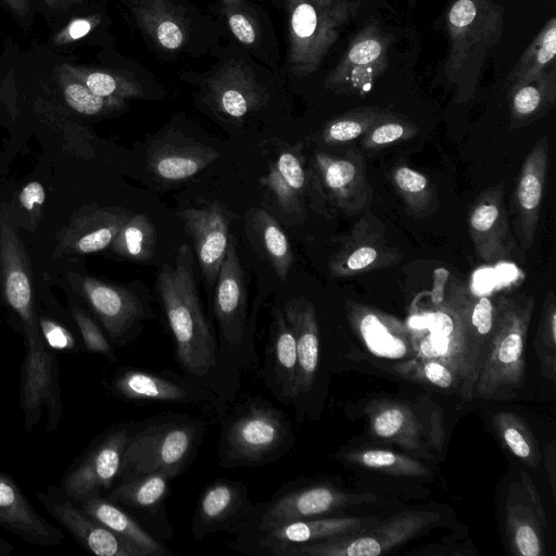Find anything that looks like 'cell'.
Instances as JSON below:
<instances>
[{
	"label": "cell",
	"mask_w": 556,
	"mask_h": 556,
	"mask_svg": "<svg viewBox=\"0 0 556 556\" xmlns=\"http://www.w3.org/2000/svg\"><path fill=\"white\" fill-rule=\"evenodd\" d=\"M205 425L191 416L169 414L134 428L118 481L153 472L179 476L192 460Z\"/></svg>",
	"instance_id": "8992f818"
},
{
	"label": "cell",
	"mask_w": 556,
	"mask_h": 556,
	"mask_svg": "<svg viewBox=\"0 0 556 556\" xmlns=\"http://www.w3.org/2000/svg\"><path fill=\"white\" fill-rule=\"evenodd\" d=\"M94 17H81L73 20L65 28L55 35V45L72 43L86 36L94 26Z\"/></svg>",
	"instance_id": "f5cc1de1"
},
{
	"label": "cell",
	"mask_w": 556,
	"mask_h": 556,
	"mask_svg": "<svg viewBox=\"0 0 556 556\" xmlns=\"http://www.w3.org/2000/svg\"><path fill=\"white\" fill-rule=\"evenodd\" d=\"M172 479L165 472H153L118 481L105 497L121 506L155 511L167 497Z\"/></svg>",
	"instance_id": "e575fe53"
},
{
	"label": "cell",
	"mask_w": 556,
	"mask_h": 556,
	"mask_svg": "<svg viewBox=\"0 0 556 556\" xmlns=\"http://www.w3.org/2000/svg\"><path fill=\"white\" fill-rule=\"evenodd\" d=\"M493 424L515 456L522 459L528 466H538L541 458L536 443L522 419L511 413H498L493 417Z\"/></svg>",
	"instance_id": "ee69618b"
},
{
	"label": "cell",
	"mask_w": 556,
	"mask_h": 556,
	"mask_svg": "<svg viewBox=\"0 0 556 556\" xmlns=\"http://www.w3.org/2000/svg\"><path fill=\"white\" fill-rule=\"evenodd\" d=\"M58 79L66 104L83 115H97L123 106L124 101L103 98L92 92L84 83L71 75L61 65Z\"/></svg>",
	"instance_id": "7bdbcfd3"
},
{
	"label": "cell",
	"mask_w": 556,
	"mask_h": 556,
	"mask_svg": "<svg viewBox=\"0 0 556 556\" xmlns=\"http://www.w3.org/2000/svg\"><path fill=\"white\" fill-rule=\"evenodd\" d=\"M473 292L470 282L439 269L432 290L422 293L425 300L417 296L406 321L415 351L412 362L434 359L446 365L468 400L473 397L486 351L470 321Z\"/></svg>",
	"instance_id": "6da1fadb"
},
{
	"label": "cell",
	"mask_w": 556,
	"mask_h": 556,
	"mask_svg": "<svg viewBox=\"0 0 556 556\" xmlns=\"http://www.w3.org/2000/svg\"><path fill=\"white\" fill-rule=\"evenodd\" d=\"M534 346L545 377L556 379V299L553 291L545 295Z\"/></svg>",
	"instance_id": "bcb514c9"
},
{
	"label": "cell",
	"mask_w": 556,
	"mask_h": 556,
	"mask_svg": "<svg viewBox=\"0 0 556 556\" xmlns=\"http://www.w3.org/2000/svg\"><path fill=\"white\" fill-rule=\"evenodd\" d=\"M375 517H315L252 528L247 552L281 556L291 547L352 532L374 521Z\"/></svg>",
	"instance_id": "ac0fdd59"
},
{
	"label": "cell",
	"mask_w": 556,
	"mask_h": 556,
	"mask_svg": "<svg viewBox=\"0 0 556 556\" xmlns=\"http://www.w3.org/2000/svg\"><path fill=\"white\" fill-rule=\"evenodd\" d=\"M117 255L137 262L154 256L156 233L153 223L142 213L132 214L111 243Z\"/></svg>",
	"instance_id": "74e56055"
},
{
	"label": "cell",
	"mask_w": 556,
	"mask_h": 556,
	"mask_svg": "<svg viewBox=\"0 0 556 556\" xmlns=\"http://www.w3.org/2000/svg\"><path fill=\"white\" fill-rule=\"evenodd\" d=\"M132 215L119 207H93L79 212L58 237L61 254L85 255L111 245Z\"/></svg>",
	"instance_id": "484cf974"
},
{
	"label": "cell",
	"mask_w": 556,
	"mask_h": 556,
	"mask_svg": "<svg viewBox=\"0 0 556 556\" xmlns=\"http://www.w3.org/2000/svg\"><path fill=\"white\" fill-rule=\"evenodd\" d=\"M348 321L354 333L375 356L413 359L415 351L406 323L377 307L345 301Z\"/></svg>",
	"instance_id": "603a6c76"
},
{
	"label": "cell",
	"mask_w": 556,
	"mask_h": 556,
	"mask_svg": "<svg viewBox=\"0 0 556 556\" xmlns=\"http://www.w3.org/2000/svg\"><path fill=\"white\" fill-rule=\"evenodd\" d=\"M506 521L511 548L520 556H541L542 536L539 523L528 506L513 505L506 509Z\"/></svg>",
	"instance_id": "60d3db41"
},
{
	"label": "cell",
	"mask_w": 556,
	"mask_h": 556,
	"mask_svg": "<svg viewBox=\"0 0 556 556\" xmlns=\"http://www.w3.org/2000/svg\"><path fill=\"white\" fill-rule=\"evenodd\" d=\"M316 172L328 203L348 216L362 214L372 200V188L367 179L364 153L352 148L342 154L316 152L313 157Z\"/></svg>",
	"instance_id": "5bb4252c"
},
{
	"label": "cell",
	"mask_w": 556,
	"mask_h": 556,
	"mask_svg": "<svg viewBox=\"0 0 556 556\" xmlns=\"http://www.w3.org/2000/svg\"><path fill=\"white\" fill-rule=\"evenodd\" d=\"M112 392L128 402L197 403L212 400V394L195 381L172 372L161 374L135 368H121L111 381Z\"/></svg>",
	"instance_id": "44dd1931"
},
{
	"label": "cell",
	"mask_w": 556,
	"mask_h": 556,
	"mask_svg": "<svg viewBox=\"0 0 556 556\" xmlns=\"http://www.w3.org/2000/svg\"><path fill=\"white\" fill-rule=\"evenodd\" d=\"M230 29L236 38L245 45L255 40V30L250 21L242 14H231L228 20Z\"/></svg>",
	"instance_id": "11a10c76"
},
{
	"label": "cell",
	"mask_w": 556,
	"mask_h": 556,
	"mask_svg": "<svg viewBox=\"0 0 556 556\" xmlns=\"http://www.w3.org/2000/svg\"><path fill=\"white\" fill-rule=\"evenodd\" d=\"M0 527L22 540L40 546H54L65 538L30 504L12 476L0 471Z\"/></svg>",
	"instance_id": "83f0119b"
},
{
	"label": "cell",
	"mask_w": 556,
	"mask_h": 556,
	"mask_svg": "<svg viewBox=\"0 0 556 556\" xmlns=\"http://www.w3.org/2000/svg\"><path fill=\"white\" fill-rule=\"evenodd\" d=\"M0 285L2 298L17 318L18 328L37 325L38 309L28 257L5 202L0 204Z\"/></svg>",
	"instance_id": "9a60e30c"
},
{
	"label": "cell",
	"mask_w": 556,
	"mask_h": 556,
	"mask_svg": "<svg viewBox=\"0 0 556 556\" xmlns=\"http://www.w3.org/2000/svg\"><path fill=\"white\" fill-rule=\"evenodd\" d=\"M263 377L274 395L283 403L296 400L298 354L293 329L279 306L273 307Z\"/></svg>",
	"instance_id": "4316f807"
},
{
	"label": "cell",
	"mask_w": 556,
	"mask_h": 556,
	"mask_svg": "<svg viewBox=\"0 0 556 556\" xmlns=\"http://www.w3.org/2000/svg\"><path fill=\"white\" fill-rule=\"evenodd\" d=\"M343 458L365 468L397 476L425 477L429 472L418 460L386 450L348 452Z\"/></svg>",
	"instance_id": "b9f144b4"
},
{
	"label": "cell",
	"mask_w": 556,
	"mask_h": 556,
	"mask_svg": "<svg viewBox=\"0 0 556 556\" xmlns=\"http://www.w3.org/2000/svg\"><path fill=\"white\" fill-rule=\"evenodd\" d=\"M418 132V127L407 117L386 111L359 139L363 152H376L404 142Z\"/></svg>",
	"instance_id": "ab89813d"
},
{
	"label": "cell",
	"mask_w": 556,
	"mask_h": 556,
	"mask_svg": "<svg viewBox=\"0 0 556 556\" xmlns=\"http://www.w3.org/2000/svg\"><path fill=\"white\" fill-rule=\"evenodd\" d=\"M73 1H78V0H73Z\"/></svg>",
	"instance_id": "94428289"
},
{
	"label": "cell",
	"mask_w": 556,
	"mask_h": 556,
	"mask_svg": "<svg viewBox=\"0 0 556 556\" xmlns=\"http://www.w3.org/2000/svg\"><path fill=\"white\" fill-rule=\"evenodd\" d=\"M431 511H403L352 532L291 547L281 556H379L437 521Z\"/></svg>",
	"instance_id": "52a82bcc"
},
{
	"label": "cell",
	"mask_w": 556,
	"mask_h": 556,
	"mask_svg": "<svg viewBox=\"0 0 556 556\" xmlns=\"http://www.w3.org/2000/svg\"><path fill=\"white\" fill-rule=\"evenodd\" d=\"M387 111L380 106H361L329 121L320 130L319 139L327 146H341L361 139Z\"/></svg>",
	"instance_id": "f35d334b"
},
{
	"label": "cell",
	"mask_w": 556,
	"mask_h": 556,
	"mask_svg": "<svg viewBox=\"0 0 556 556\" xmlns=\"http://www.w3.org/2000/svg\"><path fill=\"white\" fill-rule=\"evenodd\" d=\"M556 54V18L551 17L531 43L526 48L506 77L509 88L514 85L531 81L554 66Z\"/></svg>",
	"instance_id": "d590c367"
},
{
	"label": "cell",
	"mask_w": 556,
	"mask_h": 556,
	"mask_svg": "<svg viewBox=\"0 0 556 556\" xmlns=\"http://www.w3.org/2000/svg\"><path fill=\"white\" fill-rule=\"evenodd\" d=\"M15 15L26 18L30 13L29 0H2Z\"/></svg>",
	"instance_id": "9f6ffc18"
},
{
	"label": "cell",
	"mask_w": 556,
	"mask_h": 556,
	"mask_svg": "<svg viewBox=\"0 0 556 556\" xmlns=\"http://www.w3.org/2000/svg\"><path fill=\"white\" fill-rule=\"evenodd\" d=\"M62 65L71 75L84 83L92 92L100 97L124 101L126 98L141 94L137 84L122 76L66 63Z\"/></svg>",
	"instance_id": "f6af8a7d"
},
{
	"label": "cell",
	"mask_w": 556,
	"mask_h": 556,
	"mask_svg": "<svg viewBox=\"0 0 556 556\" xmlns=\"http://www.w3.org/2000/svg\"><path fill=\"white\" fill-rule=\"evenodd\" d=\"M408 1V5L410 9H414L416 3H417V0H407Z\"/></svg>",
	"instance_id": "91938a15"
},
{
	"label": "cell",
	"mask_w": 556,
	"mask_h": 556,
	"mask_svg": "<svg viewBox=\"0 0 556 556\" xmlns=\"http://www.w3.org/2000/svg\"><path fill=\"white\" fill-rule=\"evenodd\" d=\"M72 318L78 329L84 350L105 356L109 362L116 363L113 345L97 319L79 305L71 307Z\"/></svg>",
	"instance_id": "7dc6e473"
},
{
	"label": "cell",
	"mask_w": 556,
	"mask_h": 556,
	"mask_svg": "<svg viewBox=\"0 0 556 556\" xmlns=\"http://www.w3.org/2000/svg\"><path fill=\"white\" fill-rule=\"evenodd\" d=\"M154 34L159 43L168 50L178 49L184 42V33L180 26L172 20L157 22Z\"/></svg>",
	"instance_id": "816d5d0a"
},
{
	"label": "cell",
	"mask_w": 556,
	"mask_h": 556,
	"mask_svg": "<svg viewBox=\"0 0 556 556\" xmlns=\"http://www.w3.org/2000/svg\"><path fill=\"white\" fill-rule=\"evenodd\" d=\"M534 311L530 293L509 291L495 298V317L473 397H490L525 381V346Z\"/></svg>",
	"instance_id": "5b68a950"
},
{
	"label": "cell",
	"mask_w": 556,
	"mask_h": 556,
	"mask_svg": "<svg viewBox=\"0 0 556 556\" xmlns=\"http://www.w3.org/2000/svg\"><path fill=\"white\" fill-rule=\"evenodd\" d=\"M37 498L84 549L98 556H144L134 544L87 514L61 485H49L46 491H37Z\"/></svg>",
	"instance_id": "e0dca14e"
},
{
	"label": "cell",
	"mask_w": 556,
	"mask_h": 556,
	"mask_svg": "<svg viewBox=\"0 0 556 556\" xmlns=\"http://www.w3.org/2000/svg\"><path fill=\"white\" fill-rule=\"evenodd\" d=\"M253 508L244 483L217 479L201 493L192 519V535L200 541L215 532L239 531Z\"/></svg>",
	"instance_id": "ffe728a7"
},
{
	"label": "cell",
	"mask_w": 556,
	"mask_h": 556,
	"mask_svg": "<svg viewBox=\"0 0 556 556\" xmlns=\"http://www.w3.org/2000/svg\"><path fill=\"white\" fill-rule=\"evenodd\" d=\"M214 314L223 343L228 349H239L247 332V288L237 243L231 235L215 282Z\"/></svg>",
	"instance_id": "7402d4cb"
},
{
	"label": "cell",
	"mask_w": 556,
	"mask_h": 556,
	"mask_svg": "<svg viewBox=\"0 0 556 556\" xmlns=\"http://www.w3.org/2000/svg\"><path fill=\"white\" fill-rule=\"evenodd\" d=\"M390 179L402 198L407 214L425 217L437 210L438 198L434 187L422 173L399 164L392 168Z\"/></svg>",
	"instance_id": "8d00e7d4"
},
{
	"label": "cell",
	"mask_w": 556,
	"mask_h": 556,
	"mask_svg": "<svg viewBox=\"0 0 556 556\" xmlns=\"http://www.w3.org/2000/svg\"><path fill=\"white\" fill-rule=\"evenodd\" d=\"M503 27L504 8L495 0H451L447 4L444 28L448 49L443 71L458 103L473 98L482 65Z\"/></svg>",
	"instance_id": "3957f363"
},
{
	"label": "cell",
	"mask_w": 556,
	"mask_h": 556,
	"mask_svg": "<svg viewBox=\"0 0 556 556\" xmlns=\"http://www.w3.org/2000/svg\"><path fill=\"white\" fill-rule=\"evenodd\" d=\"M43 1L50 8H55L60 2V0H43Z\"/></svg>",
	"instance_id": "680465c9"
},
{
	"label": "cell",
	"mask_w": 556,
	"mask_h": 556,
	"mask_svg": "<svg viewBox=\"0 0 556 556\" xmlns=\"http://www.w3.org/2000/svg\"><path fill=\"white\" fill-rule=\"evenodd\" d=\"M38 325L47 345L53 350L65 353H79L85 351L80 339L64 324L55 318L38 312Z\"/></svg>",
	"instance_id": "681fc988"
},
{
	"label": "cell",
	"mask_w": 556,
	"mask_h": 556,
	"mask_svg": "<svg viewBox=\"0 0 556 556\" xmlns=\"http://www.w3.org/2000/svg\"><path fill=\"white\" fill-rule=\"evenodd\" d=\"M260 182L287 214L304 217L305 199L309 198L314 208L329 217L326 194L313 166L306 170L301 146L280 151Z\"/></svg>",
	"instance_id": "2e32d148"
},
{
	"label": "cell",
	"mask_w": 556,
	"mask_h": 556,
	"mask_svg": "<svg viewBox=\"0 0 556 556\" xmlns=\"http://www.w3.org/2000/svg\"><path fill=\"white\" fill-rule=\"evenodd\" d=\"M73 283L113 346L126 345L136 338L141 321L149 315L132 290L89 276H79Z\"/></svg>",
	"instance_id": "8fae6325"
},
{
	"label": "cell",
	"mask_w": 556,
	"mask_h": 556,
	"mask_svg": "<svg viewBox=\"0 0 556 556\" xmlns=\"http://www.w3.org/2000/svg\"><path fill=\"white\" fill-rule=\"evenodd\" d=\"M219 153L185 136H170L153 142L148 151V168L165 181L189 179L213 163Z\"/></svg>",
	"instance_id": "f1b7e54d"
},
{
	"label": "cell",
	"mask_w": 556,
	"mask_h": 556,
	"mask_svg": "<svg viewBox=\"0 0 556 556\" xmlns=\"http://www.w3.org/2000/svg\"><path fill=\"white\" fill-rule=\"evenodd\" d=\"M372 498L368 494H350L336 486L318 484H283L274 496L254 508L247 520L255 527H267L299 519L321 517L346 505Z\"/></svg>",
	"instance_id": "7c38bea8"
},
{
	"label": "cell",
	"mask_w": 556,
	"mask_h": 556,
	"mask_svg": "<svg viewBox=\"0 0 556 556\" xmlns=\"http://www.w3.org/2000/svg\"><path fill=\"white\" fill-rule=\"evenodd\" d=\"M283 314L291 325L298 354V394L308 392L316 378L319 363V329L314 305L304 298L289 300Z\"/></svg>",
	"instance_id": "f546056e"
},
{
	"label": "cell",
	"mask_w": 556,
	"mask_h": 556,
	"mask_svg": "<svg viewBox=\"0 0 556 556\" xmlns=\"http://www.w3.org/2000/svg\"><path fill=\"white\" fill-rule=\"evenodd\" d=\"M46 192L43 186L38 181H30L21 190L18 195L20 204L28 212L41 207L45 203Z\"/></svg>",
	"instance_id": "db71d44e"
},
{
	"label": "cell",
	"mask_w": 556,
	"mask_h": 556,
	"mask_svg": "<svg viewBox=\"0 0 556 556\" xmlns=\"http://www.w3.org/2000/svg\"><path fill=\"white\" fill-rule=\"evenodd\" d=\"M77 504L100 523L134 544L144 556H166L172 554L126 513L121 505L110 501L102 494L85 497L77 502Z\"/></svg>",
	"instance_id": "4dcf8cb0"
},
{
	"label": "cell",
	"mask_w": 556,
	"mask_h": 556,
	"mask_svg": "<svg viewBox=\"0 0 556 556\" xmlns=\"http://www.w3.org/2000/svg\"><path fill=\"white\" fill-rule=\"evenodd\" d=\"M14 551V545L9 541L0 538V556H8Z\"/></svg>",
	"instance_id": "6f0895ef"
},
{
	"label": "cell",
	"mask_w": 556,
	"mask_h": 556,
	"mask_svg": "<svg viewBox=\"0 0 556 556\" xmlns=\"http://www.w3.org/2000/svg\"><path fill=\"white\" fill-rule=\"evenodd\" d=\"M214 100L217 109L233 118L243 117L257 102L254 91L238 84L217 86Z\"/></svg>",
	"instance_id": "c3c4849f"
},
{
	"label": "cell",
	"mask_w": 556,
	"mask_h": 556,
	"mask_svg": "<svg viewBox=\"0 0 556 556\" xmlns=\"http://www.w3.org/2000/svg\"><path fill=\"white\" fill-rule=\"evenodd\" d=\"M293 443L287 416L266 399H247L225 419L218 445L220 466L260 467L276 462Z\"/></svg>",
	"instance_id": "277c9868"
},
{
	"label": "cell",
	"mask_w": 556,
	"mask_h": 556,
	"mask_svg": "<svg viewBox=\"0 0 556 556\" xmlns=\"http://www.w3.org/2000/svg\"><path fill=\"white\" fill-rule=\"evenodd\" d=\"M372 433L412 451L420 450L422 428L412 410L396 403H380L369 413Z\"/></svg>",
	"instance_id": "d6a6232c"
},
{
	"label": "cell",
	"mask_w": 556,
	"mask_h": 556,
	"mask_svg": "<svg viewBox=\"0 0 556 556\" xmlns=\"http://www.w3.org/2000/svg\"><path fill=\"white\" fill-rule=\"evenodd\" d=\"M548 165L549 139L543 136L525 157L514 194L515 231L523 250L530 249L535 238Z\"/></svg>",
	"instance_id": "cb8c5ba5"
},
{
	"label": "cell",
	"mask_w": 556,
	"mask_h": 556,
	"mask_svg": "<svg viewBox=\"0 0 556 556\" xmlns=\"http://www.w3.org/2000/svg\"><path fill=\"white\" fill-rule=\"evenodd\" d=\"M250 229L278 278L285 281L293 263L291 244L278 222L262 208L249 212Z\"/></svg>",
	"instance_id": "836d02e7"
},
{
	"label": "cell",
	"mask_w": 556,
	"mask_h": 556,
	"mask_svg": "<svg viewBox=\"0 0 556 556\" xmlns=\"http://www.w3.org/2000/svg\"><path fill=\"white\" fill-rule=\"evenodd\" d=\"M336 241L338 248L328 262L329 275L336 278L356 277L388 268L403 257L396 247L389 244L384 223L369 207Z\"/></svg>",
	"instance_id": "30bf717a"
},
{
	"label": "cell",
	"mask_w": 556,
	"mask_h": 556,
	"mask_svg": "<svg viewBox=\"0 0 556 556\" xmlns=\"http://www.w3.org/2000/svg\"><path fill=\"white\" fill-rule=\"evenodd\" d=\"M509 128L526 127L544 116L556 101L555 65L535 79L507 88Z\"/></svg>",
	"instance_id": "1f68e13d"
},
{
	"label": "cell",
	"mask_w": 556,
	"mask_h": 556,
	"mask_svg": "<svg viewBox=\"0 0 556 556\" xmlns=\"http://www.w3.org/2000/svg\"><path fill=\"white\" fill-rule=\"evenodd\" d=\"M190 236L198 263L208 285H215L229 245V220L216 202L177 213Z\"/></svg>",
	"instance_id": "d4e9b609"
},
{
	"label": "cell",
	"mask_w": 556,
	"mask_h": 556,
	"mask_svg": "<svg viewBox=\"0 0 556 556\" xmlns=\"http://www.w3.org/2000/svg\"><path fill=\"white\" fill-rule=\"evenodd\" d=\"M392 41L377 22L367 23L352 37L326 85L339 93H364L389 68Z\"/></svg>",
	"instance_id": "4fadbf2b"
},
{
	"label": "cell",
	"mask_w": 556,
	"mask_h": 556,
	"mask_svg": "<svg viewBox=\"0 0 556 556\" xmlns=\"http://www.w3.org/2000/svg\"><path fill=\"white\" fill-rule=\"evenodd\" d=\"M468 232L477 256L486 264L508 258L514 248L502 184L483 190L468 214Z\"/></svg>",
	"instance_id": "d6986e66"
},
{
	"label": "cell",
	"mask_w": 556,
	"mask_h": 556,
	"mask_svg": "<svg viewBox=\"0 0 556 556\" xmlns=\"http://www.w3.org/2000/svg\"><path fill=\"white\" fill-rule=\"evenodd\" d=\"M134 428L130 424L109 428L66 469L61 486L74 502L101 494L115 484Z\"/></svg>",
	"instance_id": "9c48e42d"
},
{
	"label": "cell",
	"mask_w": 556,
	"mask_h": 556,
	"mask_svg": "<svg viewBox=\"0 0 556 556\" xmlns=\"http://www.w3.org/2000/svg\"><path fill=\"white\" fill-rule=\"evenodd\" d=\"M359 0H298L291 14L293 52L313 71L356 14Z\"/></svg>",
	"instance_id": "ba28073f"
},
{
	"label": "cell",
	"mask_w": 556,
	"mask_h": 556,
	"mask_svg": "<svg viewBox=\"0 0 556 556\" xmlns=\"http://www.w3.org/2000/svg\"><path fill=\"white\" fill-rule=\"evenodd\" d=\"M156 289L181 368L193 378L212 375L218 363L217 343L201 306L189 244L182 243L175 263L159 270Z\"/></svg>",
	"instance_id": "7a4b0ae2"
},
{
	"label": "cell",
	"mask_w": 556,
	"mask_h": 556,
	"mask_svg": "<svg viewBox=\"0 0 556 556\" xmlns=\"http://www.w3.org/2000/svg\"><path fill=\"white\" fill-rule=\"evenodd\" d=\"M418 365L422 378L431 384L441 388L450 389L457 388V382L452 370L441 362L434 359H426L420 362H410Z\"/></svg>",
	"instance_id": "f907efd6"
}]
</instances>
